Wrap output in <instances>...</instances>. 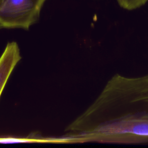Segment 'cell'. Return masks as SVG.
Returning <instances> with one entry per match:
<instances>
[{
    "instance_id": "4",
    "label": "cell",
    "mask_w": 148,
    "mask_h": 148,
    "mask_svg": "<svg viewBox=\"0 0 148 148\" xmlns=\"http://www.w3.org/2000/svg\"><path fill=\"white\" fill-rule=\"evenodd\" d=\"M42 142L51 143V138H0V143H32Z\"/></svg>"
},
{
    "instance_id": "2",
    "label": "cell",
    "mask_w": 148,
    "mask_h": 148,
    "mask_svg": "<svg viewBox=\"0 0 148 148\" xmlns=\"http://www.w3.org/2000/svg\"><path fill=\"white\" fill-rule=\"evenodd\" d=\"M46 0H0V28L28 30L36 23Z\"/></svg>"
},
{
    "instance_id": "5",
    "label": "cell",
    "mask_w": 148,
    "mask_h": 148,
    "mask_svg": "<svg viewBox=\"0 0 148 148\" xmlns=\"http://www.w3.org/2000/svg\"><path fill=\"white\" fill-rule=\"evenodd\" d=\"M119 6L124 9L132 10L142 7L148 0H116Z\"/></svg>"
},
{
    "instance_id": "1",
    "label": "cell",
    "mask_w": 148,
    "mask_h": 148,
    "mask_svg": "<svg viewBox=\"0 0 148 148\" xmlns=\"http://www.w3.org/2000/svg\"><path fill=\"white\" fill-rule=\"evenodd\" d=\"M60 143L148 142V74H115L65 128Z\"/></svg>"
},
{
    "instance_id": "3",
    "label": "cell",
    "mask_w": 148,
    "mask_h": 148,
    "mask_svg": "<svg viewBox=\"0 0 148 148\" xmlns=\"http://www.w3.org/2000/svg\"><path fill=\"white\" fill-rule=\"evenodd\" d=\"M21 58L17 43L16 42H8L0 57V97L12 72Z\"/></svg>"
}]
</instances>
